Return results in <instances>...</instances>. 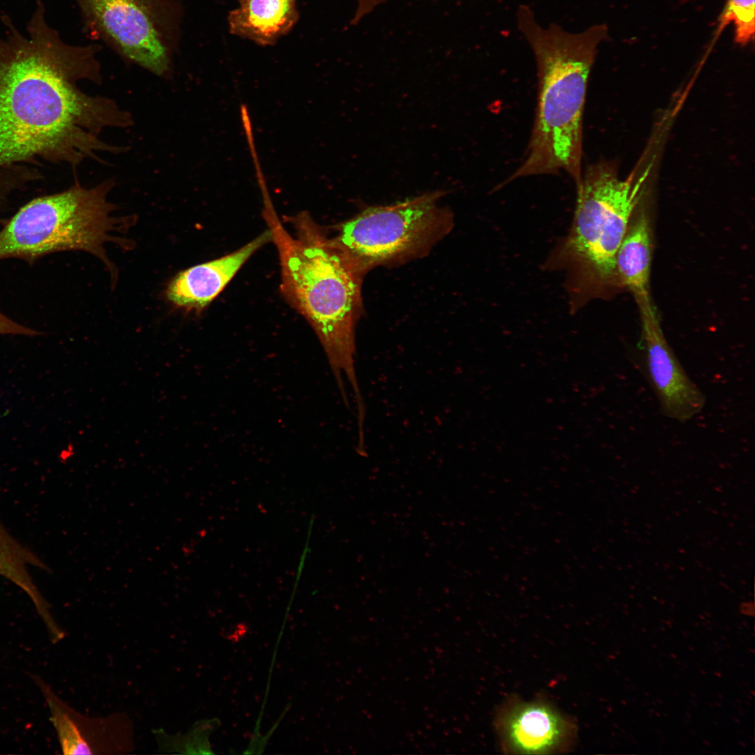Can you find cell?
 <instances>
[{
  "instance_id": "obj_1",
  "label": "cell",
  "mask_w": 755,
  "mask_h": 755,
  "mask_svg": "<svg viewBox=\"0 0 755 755\" xmlns=\"http://www.w3.org/2000/svg\"><path fill=\"white\" fill-rule=\"evenodd\" d=\"M8 31L0 38V167L39 166L42 163L76 168L99 152L127 148L103 141L108 127L127 128L132 115L106 96L84 92L78 83L101 82L95 45L65 43L50 28L43 4L20 34L4 17Z\"/></svg>"
},
{
  "instance_id": "obj_2",
  "label": "cell",
  "mask_w": 755,
  "mask_h": 755,
  "mask_svg": "<svg viewBox=\"0 0 755 755\" xmlns=\"http://www.w3.org/2000/svg\"><path fill=\"white\" fill-rule=\"evenodd\" d=\"M259 187L263 217L279 255L281 292L315 331L343 396L345 378L355 401H360L355 326L361 308L363 275L308 212L288 218L295 231L289 233L276 213L266 183Z\"/></svg>"
},
{
  "instance_id": "obj_3",
  "label": "cell",
  "mask_w": 755,
  "mask_h": 755,
  "mask_svg": "<svg viewBox=\"0 0 755 755\" xmlns=\"http://www.w3.org/2000/svg\"><path fill=\"white\" fill-rule=\"evenodd\" d=\"M517 23L535 57L538 97L524 160L505 182L565 172L577 186L582 176L588 81L598 46L607 37V27L599 24L573 33L556 24L542 27L526 5L519 6Z\"/></svg>"
},
{
  "instance_id": "obj_4",
  "label": "cell",
  "mask_w": 755,
  "mask_h": 755,
  "mask_svg": "<svg viewBox=\"0 0 755 755\" xmlns=\"http://www.w3.org/2000/svg\"><path fill=\"white\" fill-rule=\"evenodd\" d=\"M115 184L109 178L87 188L76 180L64 190L29 201L1 225L0 260L33 264L55 252L82 250L111 268L104 244L119 243L111 233L128 224V218L111 215L116 206L108 196Z\"/></svg>"
},
{
  "instance_id": "obj_5",
  "label": "cell",
  "mask_w": 755,
  "mask_h": 755,
  "mask_svg": "<svg viewBox=\"0 0 755 755\" xmlns=\"http://www.w3.org/2000/svg\"><path fill=\"white\" fill-rule=\"evenodd\" d=\"M445 194L430 192L395 204L369 207L341 224L331 239L362 275L377 266L417 257L450 229L451 213L439 205Z\"/></svg>"
},
{
  "instance_id": "obj_6",
  "label": "cell",
  "mask_w": 755,
  "mask_h": 755,
  "mask_svg": "<svg viewBox=\"0 0 755 755\" xmlns=\"http://www.w3.org/2000/svg\"><path fill=\"white\" fill-rule=\"evenodd\" d=\"M648 169L621 180L610 162L590 165L577 187L573 226L566 247L576 261L601 278L615 273V257L639 201Z\"/></svg>"
},
{
  "instance_id": "obj_7",
  "label": "cell",
  "mask_w": 755,
  "mask_h": 755,
  "mask_svg": "<svg viewBox=\"0 0 755 755\" xmlns=\"http://www.w3.org/2000/svg\"><path fill=\"white\" fill-rule=\"evenodd\" d=\"M76 1L92 36L156 76L171 73L181 17L175 1Z\"/></svg>"
},
{
  "instance_id": "obj_8",
  "label": "cell",
  "mask_w": 755,
  "mask_h": 755,
  "mask_svg": "<svg viewBox=\"0 0 755 755\" xmlns=\"http://www.w3.org/2000/svg\"><path fill=\"white\" fill-rule=\"evenodd\" d=\"M494 726L501 749L509 754L566 753L577 735L575 720L542 696L508 697L498 707Z\"/></svg>"
},
{
  "instance_id": "obj_9",
  "label": "cell",
  "mask_w": 755,
  "mask_h": 755,
  "mask_svg": "<svg viewBox=\"0 0 755 755\" xmlns=\"http://www.w3.org/2000/svg\"><path fill=\"white\" fill-rule=\"evenodd\" d=\"M638 305L642 322L644 368L661 412L673 419L687 421L702 410L705 398L666 341L651 300Z\"/></svg>"
},
{
  "instance_id": "obj_10",
  "label": "cell",
  "mask_w": 755,
  "mask_h": 755,
  "mask_svg": "<svg viewBox=\"0 0 755 755\" xmlns=\"http://www.w3.org/2000/svg\"><path fill=\"white\" fill-rule=\"evenodd\" d=\"M36 682L45 696L64 754H116L134 749L133 727L127 716L94 718L81 714L39 678Z\"/></svg>"
},
{
  "instance_id": "obj_11",
  "label": "cell",
  "mask_w": 755,
  "mask_h": 755,
  "mask_svg": "<svg viewBox=\"0 0 755 755\" xmlns=\"http://www.w3.org/2000/svg\"><path fill=\"white\" fill-rule=\"evenodd\" d=\"M271 242V234L267 229L231 253L181 271L168 282L165 290L166 299L178 308L201 312L223 291L250 257Z\"/></svg>"
},
{
  "instance_id": "obj_12",
  "label": "cell",
  "mask_w": 755,
  "mask_h": 755,
  "mask_svg": "<svg viewBox=\"0 0 755 755\" xmlns=\"http://www.w3.org/2000/svg\"><path fill=\"white\" fill-rule=\"evenodd\" d=\"M228 16L230 31L260 45H271L297 22L296 0H239Z\"/></svg>"
},
{
  "instance_id": "obj_13",
  "label": "cell",
  "mask_w": 755,
  "mask_h": 755,
  "mask_svg": "<svg viewBox=\"0 0 755 755\" xmlns=\"http://www.w3.org/2000/svg\"><path fill=\"white\" fill-rule=\"evenodd\" d=\"M651 260L649 223L648 218L641 215L627 230L615 257V271L638 303L650 300Z\"/></svg>"
},
{
  "instance_id": "obj_14",
  "label": "cell",
  "mask_w": 755,
  "mask_h": 755,
  "mask_svg": "<svg viewBox=\"0 0 755 755\" xmlns=\"http://www.w3.org/2000/svg\"><path fill=\"white\" fill-rule=\"evenodd\" d=\"M30 567L45 569V565L35 554L18 542L0 524V575L24 591L45 624H50L54 619L48 603L31 578Z\"/></svg>"
},
{
  "instance_id": "obj_15",
  "label": "cell",
  "mask_w": 755,
  "mask_h": 755,
  "mask_svg": "<svg viewBox=\"0 0 755 755\" xmlns=\"http://www.w3.org/2000/svg\"><path fill=\"white\" fill-rule=\"evenodd\" d=\"M755 0H728L720 17V27L733 22L735 27V41L739 45H747L754 38Z\"/></svg>"
},
{
  "instance_id": "obj_16",
  "label": "cell",
  "mask_w": 755,
  "mask_h": 755,
  "mask_svg": "<svg viewBox=\"0 0 755 755\" xmlns=\"http://www.w3.org/2000/svg\"><path fill=\"white\" fill-rule=\"evenodd\" d=\"M40 334L39 331L15 322L0 311V335L36 336Z\"/></svg>"
},
{
  "instance_id": "obj_17",
  "label": "cell",
  "mask_w": 755,
  "mask_h": 755,
  "mask_svg": "<svg viewBox=\"0 0 755 755\" xmlns=\"http://www.w3.org/2000/svg\"><path fill=\"white\" fill-rule=\"evenodd\" d=\"M15 192L14 185L9 175L0 168V213L8 207ZM6 220L0 216V225Z\"/></svg>"
},
{
  "instance_id": "obj_18",
  "label": "cell",
  "mask_w": 755,
  "mask_h": 755,
  "mask_svg": "<svg viewBox=\"0 0 755 755\" xmlns=\"http://www.w3.org/2000/svg\"><path fill=\"white\" fill-rule=\"evenodd\" d=\"M385 1L386 0H357V8L351 23L353 24L358 23L363 17L371 13L375 7Z\"/></svg>"
},
{
  "instance_id": "obj_19",
  "label": "cell",
  "mask_w": 755,
  "mask_h": 755,
  "mask_svg": "<svg viewBox=\"0 0 755 755\" xmlns=\"http://www.w3.org/2000/svg\"><path fill=\"white\" fill-rule=\"evenodd\" d=\"M740 612L744 615L753 617L754 615V604L753 601H745L740 603Z\"/></svg>"
}]
</instances>
